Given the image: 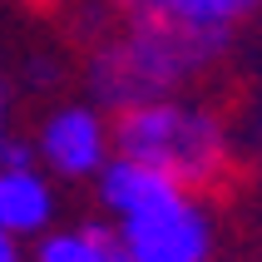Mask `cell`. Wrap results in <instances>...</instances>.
<instances>
[{
    "instance_id": "obj_1",
    "label": "cell",
    "mask_w": 262,
    "mask_h": 262,
    "mask_svg": "<svg viewBox=\"0 0 262 262\" xmlns=\"http://www.w3.org/2000/svg\"><path fill=\"white\" fill-rule=\"evenodd\" d=\"M228 45L233 40H218V35H188V30H168V25H129L124 20V30L99 40L84 64L89 104L119 114V109H134L148 99H173L228 55Z\"/></svg>"
},
{
    "instance_id": "obj_2",
    "label": "cell",
    "mask_w": 262,
    "mask_h": 262,
    "mask_svg": "<svg viewBox=\"0 0 262 262\" xmlns=\"http://www.w3.org/2000/svg\"><path fill=\"white\" fill-rule=\"evenodd\" d=\"M109 129H114V154L168 173L188 193L208 188L228 173V154H233L228 124L218 109H208L198 99L173 94V99L134 104L109 119Z\"/></svg>"
},
{
    "instance_id": "obj_3",
    "label": "cell",
    "mask_w": 262,
    "mask_h": 262,
    "mask_svg": "<svg viewBox=\"0 0 262 262\" xmlns=\"http://www.w3.org/2000/svg\"><path fill=\"white\" fill-rule=\"evenodd\" d=\"M124 262H213V213L198 193H173L168 203L114 223Z\"/></svg>"
},
{
    "instance_id": "obj_4",
    "label": "cell",
    "mask_w": 262,
    "mask_h": 262,
    "mask_svg": "<svg viewBox=\"0 0 262 262\" xmlns=\"http://www.w3.org/2000/svg\"><path fill=\"white\" fill-rule=\"evenodd\" d=\"M30 148H35V163L55 183H94V173L114 159V129L99 104L74 99L40 119Z\"/></svg>"
},
{
    "instance_id": "obj_5",
    "label": "cell",
    "mask_w": 262,
    "mask_h": 262,
    "mask_svg": "<svg viewBox=\"0 0 262 262\" xmlns=\"http://www.w3.org/2000/svg\"><path fill=\"white\" fill-rule=\"evenodd\" d=\"M129 25H168L188 35H218L233 40L237 25H248L262 0H114Z\"/></svg>"
},
{
    "instance_id": "obj_6",
    "label": "cell",
    "mask_w": 262,
    "mask_h": 262,
    "mask_svg": "<svg viewBox=\"0 0 262 262\" xmlns=\"http://www.w3.org/2000/svg\"><path fill=\"white\" fill-rule=\"evenodd\" d=\"M59 193L40 163H0V228L10 237H40L55 228Z\"/></svg>"
},
{
    "instance_id": "obj_7",
    "label": "cell",
    "mask_w": 262,
    "mask_h": 262,
    "mask_svg": "<svg viewBox=\"0 0 262 262\" xmlns=\"http://www.w3.org/2000/svg\"><path fill=\"white\" fill-rule=\"evenodd\" d=\"M94 193H99V208H104V213H109L114 223H124V218L148 213V208L168 203L173 193H188V188H183V183H173L168 173H159V168L139 163V159L114 154V159L94 173Z\"/></svg>"
},
{
    "instance_id": "obj_8",
    "label": "cell",
    "mask_w": 262,
    "mask_h": 262,
    "mask_svg": "<svg viewBox=\"0 0 262 262\" xmlns=\"http://www.w3.org/2000/svg\"><path fill=\"white\" fill-rule=\"evenodd\" d=\"M30 262H124V248L109 223H70L35 237Z\"/></svg>"
},
{
    "instance_id": "obj_9",
    "label": "cell",
    "mask_w": 262,
    "mask_h": 262,
    "mask_svg": "<svg viewBox=\"0 0 262 262\" xmlns=\"http://www.w3.org/2000/svg\"><path fill=\"white\" fill-rule=\"evenodd\" d=\"M25 79H30V84H59L55 59H30V64H25Z\"/></svg>"
},
{
    "instance_id": "obj_10",
    "label": "cell",
    "mask_w": 262,
    "mask_h": 262,
    "mask_svg": "<svg viewBox=\"0 0 262 262\" xmlns=\"http://www.w3.org/2000/svg\"><path fill=\"white\" fill-rule=\"evenodd\" d=\"M0 262H30L25 243H20V237H10L5 228H0Z\"/></svg>"
},
{
    "instance_id": "obj_11",
    "label": "cell",
    "mask_w": 262,
    "mask_h": 262,
    "mask_svg": "<svg viewBox=\"0 0 262 262\" xmlns=\"http://www.w3.org/2000/svg\"><path fill=\"white\" fill-rule=\"evenodd\" d=\"M5 124H10V104H5V79H0V139L10 134V129H5Z\"/></svg>"
}]
</instances>
